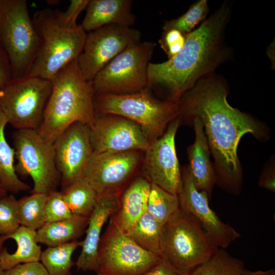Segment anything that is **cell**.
<instances>
[{
  "label": "cell",
  "mask_w": 275,
  "mask_h": 275,
  "mask_svg": "<svg viewBox=\"0 0 275 275\" xmlns=\"http://www.w3.org/2000/svg\"><path fill=\"white\" fill-rule=\"evenodd\" d=\"M138 151L93 152L84 177L98 198L121 195L139 164Z\"/></svg>",
  "instance_id": "cell-14"
},
{
  "label": "cell",
  "mask_w": 275,
  "mask_h": 275,
  "mask_svg": "<svg viewBox=\"0 0 275 275\" xmlns=\"http://www.w3.org/2000/svg\"><path fill=\"white\" fill-rule=\"evenodd\" d=\"M259 184L262 187L274 191V174L272 172L264 174L260 178Z\"/></svg>",
  "instance_id": "cell-39"
},
{
  "label": "cell",
  "mask_w": 275,
  "mask_h": 275,
  "mask_svg": "<svg viewBox=\"0 0 275 275\" xmlns=\"http://www.w3.org/2000/svg\"><path fill=\"white\" fill-rule=\"evenodd\" d=\"M89 219V217L72 215L68 218L45 223L36 231L37 241L48 247L74 241L85 232Z\"/></svg>",
  "instance_id": "cell-23"
},
{
  "label": "cell",
  "mask_w": 275,
  "mask_h": 275,
  "mask_svg": "<svg viewBox=\"0 0 275 275\" xmlns=\"http://www.w3.org/2000/svg\"><path fill=\"white\" fill-rule=\"evenodd\" d=\"M91 129L94 152L145 151L150 143L140 125L127 118L115 115H96Z\"/></svg>",
  "instance_id": "cell-16"
},
{
  "label": "cell",
  "mask_w": 275,
  "mask_h": 275,
  "mask_svg": "<svg viewBox=\"0 0 275 275\" xmlns=\"http://www.w3.org/2000/svg\"><path fill=\"white\" fill-rule=\"evenodd\" d=\"M181 210L178 196L151 183L147 211L162 225L174 218Z\"/></svg>",
  "instance_id": "cell-28"
},
{
  "label": "cell",
  "mask_w": 275,
  "mask_h": 275,
  "mask_svg": "<svg viewBox=\"0 0 275 275\" xmlns=\"http://www.w3.org/2000/svg\"><path fill=\"white\" fill-rule=\"evenodd\" d=\"M93 103L96 115H118L136 122L150 143L181 115L179 102L160 100L148 88L127 94H95Z\"/></svg>",
  "instance_id": "cell-5"
},
{
  "label": "cell",
  "mask_w": 275,
  "mask_h": 275,
  "mask_svg": "<svg viewBox=\"0 0 275 275\" xmlns=\"http://www.w3.org/2000/svg\"><path fill=\"white\" fill-rule=\"evenodd\" d=\"M141 275H186L170 266L163 260L146 272Z\"/></svg>",
  "instance_id": "cell-38"
},
{
  "label": "cell",
  "mask_w": 275,
  "mask_h": 275,
  "mask_svg": "<svg viewBox=\"0 0 275 275\" xmlns=\"http://www.w3.org/2000/svg\"><path fill=\"white\" fill-rule=\"evenodd\" d=\"M61 191L72 215L90 216L97 204L98 196L86 178L78 179Z\"/></svg>",
  "instance_id": "cell-26"
},
{
  "label": "cell",
  "mask_w": 275,
  "mask_h": 275,
  "mask_svg": "<svg viewBox=\"0 0 275 275\" xmlns=\"http://www.w3.org/2000/svg\"><path fill=\"white\" fill-rule=\"evenodd\" d=\"M32 21L40 40L39 50L28 75L51 80L63 67L78 58L87 33L81 25L65 27L54 10L46 8L36 12Z\"/></svg>",
  "instance_id": "cell-4"
},
{
  "label": "cell",
  "mask_w": 275,
  "mask_h": 275,
  "mask_svg": "<svg viewBox=\"0 0 275 275\" xmlns=\"http://www.w3.org/2000/svg\"><path fill=\"white\" fill-rule=\"evenodd\" d=\"M182 177V189L178 195L181 209L197 218L217 248L226 249L240 237V234L230 224L224 223L210 208L207 194L196 189L187 167L183 171Z\"/></svg>",
  "instance_id": "cell-17"
},
{
  "label": "cell",
  "mask_w": 275,
  "mask_h": 275,
  "mask_svg": "<svg viewBox=\"0 0 275 275\" xmlns=\"http://www.w3.org/2000/svg\"><path fill=\"white\" fill-rule=\"evenodd\" d=\"M140 38L138 30L115 24L87 34L82 50L77 58L84 78L92 81L104 66L126 48L140 42Z\"/></svg>",
  "instance_id": "cell-12"
},
{
  "label": "cell",
  "mask_w": 275,
  "mask_h": 275,
  "mask_svg": "<svg viewBox=\"0 0 275 275\" xmlns=\"http://www.w3.org/2000/svg\"><path fill=\"white\" fill-rule=\"evenodd\" d=\"M163 226L147 211L126 234L143 249L160 257Z\"/></svg>",
  "instance_id": "cell-25"
},
{
  "label": "cell",
  "mask_w": 275,
  "mask_h": 275,
  "mask_svg": "<svg viewBox=\"0 0 275 275\" xmlns=\"http://www.w3.org/2000/svg\"><path fill=\"white\" fill-rule=\"evenodd\" d=\"M151 185L145 177H137L120 195L118 208L110 219L124 233L126 234L147 211Z\"/></svg>",
  "instance_id": "cell-20"
},
{
  "label": "cell",
  "mask_w": 275,
  "mask_h": 275,
  "mask_svg": "<svg viewBox=\"0 0 275 275\" xmlns=\"http://www.w3.org/2000/svg\"><path fill=\"white\" fill-rule=\"evenodd\" d=\"M17 174L30 176L33 181L32 194L48 195L57 190L61 176L57 169L52 143L37 130L16 129L12 136Z\"/></svg>",
  "instance_id": "cell-10"
},
{
  "label": "cell",
  "mask_w": 275,
  "mask_h": 275,
  "mask_svg": "<svg viewBox=\"0 0 275 275\" xmlns=\"http://www.w3.org/2000/svg\"><path fill=\"white\" fill-rule=\"evenodd\" d=\"M12 79L11 66L8 57L0 42V88Z\"/></svg>",
  "instance_id": "cell-37"
},
{
  "label": "cell",
  "mask_w": 275,
  "mask_h": 275,
  "mask_svg": "<svg viewBox=\"0 0 275 275\" xmlns=\"http://www.w3.org/2000/svg\"><path fill=\"white\" fill-rule=\"evenodd\" d=\"M7 194L8 193L4 189L0 182V198Z\"/></svg>",
  "instance_id": "cell-41"
},
{
  "label": "cell",
  "mask_w": 275,
  "mask_h": 275,
  "mask_svg": "<svg viewBox=\"0 0 275 275\" xmlns=\"http://www.w3.org/2000/svg\"><path fill=\"white\" fill-rule=\"evenodd\" d=\"M119 196L111 195L98 198L96 206L89 217L80 254L75 264L78 270L95 271L101 231L108 218L118 209Z\"/></svg>",
  "instance_id": "cell-18"
},
{
  "label": "cell",
  "mask_w": 275,
  "mask_h": 275,
  "mask_svg": "<svg viewBox=\"0 0 275 275\" xmlns=\"http://www.w3.org/2000/svg\"><path fill=\"white\" fill-rule=\"evenodd\" d=\"M186 35L176 29L163 31L159 43L169 59L181 50L185 42Z\"/></svg>",
  "instance_id": "cell-34"
},
{
  "label": "cell",
  "mask_w": 275,
  "mask_h": 275,
  "mask_svg": "<svg viewBox=\"0 0 275 275\" xmlns=\"http://www.w3.org/2000/svg\"><path fill=\"white\" fill-rule=\"evenodd\" d=\"M132 3L130 0H89L81 26L86 32L111 24L131 27L135 20Z\"/></svg>",
  "instance_id": "cell-22"
},
{
  "label": "cell",
  "mask_w": 275,
  "mask_h": 275,
  "mask_svg": "<svg viewBox=\"0 0 275 275\" xmlns=\"http://www.w3.org/2000/svg\"><path fill=\"white\" fill-rule=\"evenodd\" d=\"M20 226L18 200L7 194L0 198V237L12 234Z\"/></svg>",
  "instance_id": "cell-32"
},
{
  "label": "cell",
  "mask_w": 275,
  "mask_h": 275,
  "mask_svg": "<svg viewBox=\"0 0 275 275\" xmlns=\"http://www.w3.org/2000/svg\"><path fill=\"white\" fill-rule=\"evenodd\" d=\"M4 270L2 267L1 262H0V275H3L4 273Z\"/></svg>",
  "instance_id": "cell-43"
},
{
  "label": "cell",
  "mask_w": 275,
  "mask_h": 275,
  "mask_svg": "<svg viewBox=\"0 0 275 275\" xmlns=\"http://www.w3.org/2000/svg\"><path fill=\"white\" fill-rule=\"evenodd\" d=\"M143 249L110 219L98 250L97 275H141L162 261Z\"/></svg>",
  "instance_id": "cell-11"
},
{
  "label": "cell",
  "mask_w": 275,
  "mask_h": 275,
  "mask_svg": "<svg viewBox=\"0 0 275 275\" xmlns=\"http://www.w3.org/2000/svg\"><path fill=\"white\" fill-rule=\"evenodd\" d=\"M62 189L84 178L93 154L91 128L79 122L66 128L53 143Z\"/></svg>",
  "instance_id": "cell-15"
},
{
  "label": "cell",
  "mask_w": 275,
  "mask_h": 275,
  "mask_svg": "<svg viewBox=\"0 0 275 275\" xmlns=\"http://www.w3.org/2000/svg\"><path fill=\"white\" fill-rule=\"evenodd\" d=\"M51 80L28 75L0 88V110L16 129L38 130L52 91Z\"/></svg>",
  "instance_id": "cell-8"
},
{
  "label": "cell",
  "mask_w": 275,
  "mask_h": 275,
  "mask_svg": "<svg viewBox=\"0 0 275 275\" xmlns=\"http://www.w3.org/2000/svg\"><path fill=\"white\" fill-rule=\"evenodd\" d=\"M180 116L172 120L163 133L151 142L145 151L143 170L145 177L166 191L178 196L183 182L175 147V136Z\"/></svg>",
  "instance_id": "cell-13"
},
{
  "label": "cell",
  "mask_w": 275,
  "mask_h": 275,
  "mask_svg": "<svg viewBox=\"0 0 275 275\" xmlns=\"http://www.w3.org/2000/svg\"><path fill=\"white\" fill-rule=\"evenodd\" d=\"M217 249L197 218L181 209L174 218L163 226L162 259L183 274L189 275Z\"/></svg>",
  "instance_id": "cell-6"
},
{
  "label": "cell",
  "mask_w": 275,
  "mask_h": 275,
  "mask_svg": "<svg viewBox=\"0 0 275 275\" xmlns=\"http://www.w3.org/2000/svg\"><path fill=\"white\" fill-rule=\"evenodd\" d=\"M3 5H4V0H0V23L1 21L3 11Z\"/></svg>",
  "instance_id": "cell-42"
},
{
  "label": "cell",
  "mask_w": 275,
  "mask_h": 275,
  "mask_svg": "<svg viewBox=\"0 0 275 275\" xmlns=\"http://www.w3.org/2000/svg\"><path fill=\"white\" fill-rule=\"evenodd\" d=\"M89 0H71L67 10L64 11L54 10L58 20L65 27L73 29L78 26L77 18L79 14L87 8Z\"/></svg>",
  "instance_id": "cell-35"
},
{
  "label": "cell",
  "mask_w": 275,
  "mask_h": 275,
  "mask_svg": "<svg viewBox=\"0 0 275 275\" xmlns=\"http://www.w3.org/2000/svg\"><path fill=\"white\" fill-rule=\"evenodd\" d=\"M72 215L70 209L64 200L61 191L57 190L48 195L44 211L45 223L63 220L70 217Z\"/></svg>",
  "instance_id": "cell-33"
},
{
  "label": "cell",
  "mask_w": 275,
  "mask_h": 275,
  "mask_svg": "<svg viewBox=\"0 0 275 275\" xmlns=\"http://www.w3.org/2000/svg\"><path fill=\"white\" fill-rule=\"evenodd\" d=\"M195 133L194 143L187 150L188 171L196 189L205 192L210 198L217 182L215 172L210 158L211 153L202 122L192 118Z\"/></svg>",
  "instance_id": "cell-19"
},
{
  "label": "cell",
  "mask_w": 275,
  "mask_h": 275,
  "mask_svg": "<svg viewBox=\"0 0 275 275\" xmlns=\"http://www.w3.org/2000/svg\"><path fill=\"white\" fill-rule=\"evenodd\" d=\"M241 275H275V270L270 269L266 270L251 271L245 268Z\"/></svg>",
  "instance_id": "cell-40"
},
{
  "label": "cell",
  "mask_w": 275,
  "mask_h": 275,
  "mask_svg": "<svg viewBox=\"0 0 275 275\" xmlns=\"http://www.w3.org/2000/svg\"><path fill=\"white\" fill-rule=\"evenodd\" d=\"M224 85L213 79L199 80L179 102L181 114L202 122L215 162L217 182L232 193L240 191L242 171L237 155L242 136L268 137L264 127L228 102Z\"/></svg>",
  "instance_id": "cell-1"
},
{
  "label": "cell",
  "mask_w": 275,
  "mask_h": 275,
  "mask_svg": "<svg viewBox=\"0 0 275 275\" xmlns=\"http://www.w3.org/2000/svg\"><path fill=\"white\" fill-rule=\"evenodd\" d=\"M155 46L140 41L119 53L93 79L95 93L127 94L148 88V66Z\"/></svg>",
  "instance_id": "cell-9"
},
{
  "label": "cell",
  "mask_w": 275,
  "mask_h": 275,
  "mask_svg": "<svg viewBox=\"0 0 275 275\" xmlns=\"http://www.w3.org/2000/svg\"><path fill=\"white\" fill-rule=\"evenodd\" d=\"M229 9L223 5L196 29L186 35L181 50L160 63L148 66V87L167 90L168 100L179 102L203 76L213 71L224 58L222 39Z\"/></svg>",
  "instance_id": "cell-2"
},
{
  "label": "cell",
  "mask_w": 275,
  "mask_h": 275,
  "mask_svg": "<svg viewBox=\"0 0 275 275\" xmlns=\"http://www.w3.org/2000/svg\"><path fill=\"white\" fill-rule=\"evenodd\" d=\"M48 195L32 194L18 200L20 226L37 231L45 224L44 211Z\"/></svg>",
  "instance_id": "cell-30"
},
{
  "label": "cell",
  "mask_w": 275,
  "mask_h": 275,
  "mask_svg": "<svg viewBox=\"0 0 275 275\" xmlns=\"http://www.w3.org/2000/svg\"><path fill=\"white\" fill-rule=\"evenodd\" d=\"M208 9L207 1L199 0L179 17L166 21L162 26L163 31L176 29L187 35L194 30L200 22L205 20Z\"/></svg>",
  "instance_id": "cell-31"
},
{
  "label": "cell",
  "mask_w": 275,
  "mask_h": 275,
  "mask_svg": "<svg viewBox=\"0 0 275 275\" xmlns=\"http://www.w3.org/2000/svg\"><path fill=\"white\" fill-rule=\"evenodd\" d=\"M8 124L0 110V182L8 193L16 194L30 190V186L21 180L15 170V151L8 144L5 129Z\"/></svg>",
  "instance_id": "cell-24"
},
{
  "label": "cell",
  "mask_w": 275,
  "mask_h": 275,
  "mask_svg": "<svg viewBox=\"0 0 275 275\" xmlns=\"http://www.w3.org/2000/svg\"><path fill=\"white\" fill-rule=\"evenodd\" d=\"M36 231L20 226L12 234L0 237V262L4 270L40 261L42 253Z\"/></svg>",
  "instance_id": "cell-21"
},
{
  "label": "cell",
  "mask_w": 275,
  "mask_h": 275,
  "mask_svg": "<svg viewBox=\"0 0 275 275\" xmlns=\"http://www.w3.org/2000/svg\"><path fill=\"white\" fill-rule=\"evenodd\" d=\"M0 42L8 57L12 79L28 76L37 56L40 40L25 0H4Z\"/></svg>",
  "instance_id": "cell-7"
},
{
  "label": "cell",
  "mask_w": 275,
  "mask_h": 275,
  "mask_svg": "<svg viewBox=\"0 0 275 275\" xmlns=\"http://www.w3.org/2000/svg\"><path fill=\"white\" fill-rule=\"evenodd\" d=\"M3 275H48L40 261L22 263L4 270Z\"/></svg>",
  "instance_id": "cell-36"
},
{
  "label": "cell",
  "mask_w": 275,
  "mask_h": 275,
  "mask_svg": "<svg viewBox=\"0 0 275 275\" xmlns=\"http://www.w3.org/2000/svg\"><path fill=\"white\" fill-rule=\"evenodd\" d=\"M51 81L52 91L38 133L53 143L75 122H81L91 129L96 119L93 103L95 93L92 81L82 76L77 58L61 69Z\"/></svg>",
  "instance_id": "cell-3"
},
{
  "label": "cell",
  "mask_w": 275,
  "mask_h": 275,
  "mask_svg": "<svg viewBox=\"0 0 275 275\" xmlns=\"http://www.w3.org/2000/svg\"><path fill=\"white\" fill-rule=\"evenodd\" d=\"M245 267L240 259L218 248L206 261L195 268L189 275H241Z\"/></svg>",
  "instance_id": "cell-29"
},
{
  "label": "cell",
  "mask_w": 275,
  "mask_h": 275,
  "mask_svg": "<svg viewBox=\"0 0 275 275\" xmlns=\"http://www.w3.org/2000/svg\"><path fill=\"white\" fill-rule=\"evenodd\" d=\"M81 244L82 241L74 240L48 247L42 251L40 261L48 275H72L71 269L74 265L72 260V255Z\"/></svg>",
  "instance_id": "cell-27"
}]
</instances>
